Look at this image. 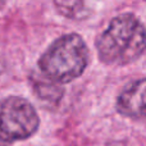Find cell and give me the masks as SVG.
I'll list each match as a JSON object with an SVG mask.
<instances>
[{
  "instance_id": "cell-4",
  "label": "cell",
  "mask_w": 146,
  "mask_h": 146,
  "mask_svg": "<svg viewBox=\"0 0 146 146\" xmlns=\"http://www.w3.org/2000/svg\"><path fill=\"white\" fill-rule=\"evenodd\" d=\"M117 110L122 115L133 119L145 117V78L132 81L122 90L117 99Z\"/></svg>"
},
{
  "instance_id": "cell-3",
  "label": "cell",
  "mask_w": 146,
  "mask_h": 146,
  "mask_svg": "<svg viewBox=\"0 0 146 146\" xmlns=\"http://www.w3.org/2000/svg\"><path fill=\"white\" fill-rule=\"evenodd\" d=\"M40 126L33 105L21 96L0 99V141L14 142L31 137Z\"/></svg>"
},
{
  "instance_id": "cell-7",
  "label": "cell",
  "mask_w": 146,
  "mask_h": 146,
  "mask_svg": "<svg viewBox=\"0 0 146 146\" xmlns=\"http://www.w3.org/2000/svg\"><path fill=\"white\" fill-rule=\"evenodd\" d=\"M0 146H8L7 144H4V142H1V141H0Z\"/></svg>"
},
{
  "instance_id": "cell-2",
  "label": "cell",
  "mask_w": 146,
  "mask_h": 146,
  "mask_svg": "<svg viewBox=\"0 0 146 146\" xmlns=\"http://www.w3.org/2000/svg\"><path fill=\"white\" fill-rule=\"evenodd\" d=\"M87 45L78 33H67L56 38L38 59L44 77L59 85L78 78L88 64Z\"/></svg>"
},
{
  "instance_id": "cell-5",
  "label": "cell",
  "mask_w": 146,
  "mask_h": 146,
  "mask_svg": "<svg viewBox=\"0 0 146 146\" xmlns=\"http://www.w3.org/2000/svg\"><path fill=\"white\" fill-rule=\"evenodd\" d=\"M31 86L35 92V95L40 99L42 103H50V104H58L62 100L64 95V90L62 85L53 81L48 80L42 74L32 73L30 77Z\"/></svg>"
},
{
  "instance_id": "cell-1",
  "label": "cell",
  "mask_w": 146,
  "mask_h": 146,
  "mask_svg": "<svg viewBox=\"0 0 146 146\" xmlns=\"http://www.w3.org/2000/svg\"><path fill=\"white\" fill-rule=\"evenodd\" d=\"M146 46L144 23L133 13H122L110 21L96 40L98 55L109 66H126L141 58Z\"/></svg>"
},
{
  "instance_id": "cell-6",
  "label": "cell",
  "mask_w": 146,
  "mask_h": 146,
  "mask_svg": "<svg viewBox=\"0 0 146 146\" xmlns=\"http://www.w3.org/2000/svg\"><path fill=\"white\" fill-rule=\"evenodd\" d=\"M54 7L62 15L71 19H85L88 17L87 5L83 1H55Z\"/></svg>"
}]
</instances>
